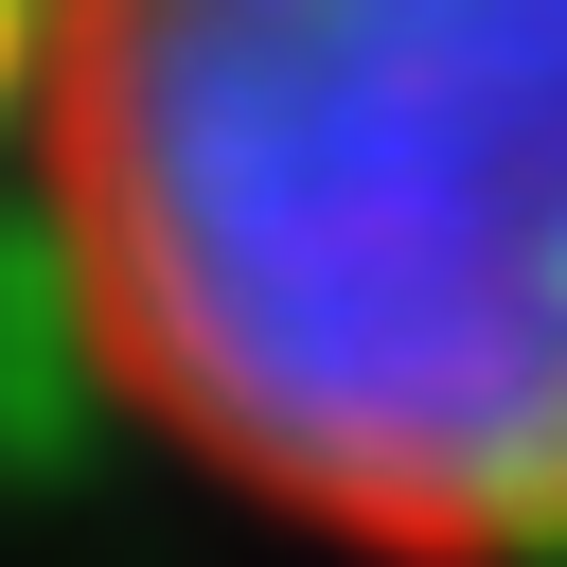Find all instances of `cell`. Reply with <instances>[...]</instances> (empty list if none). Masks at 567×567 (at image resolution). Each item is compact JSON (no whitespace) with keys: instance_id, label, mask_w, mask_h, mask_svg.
Wrapping results in <instances>:
<instances>
[{"instance_id":"6da1fadb","label":"cell","mask_w":567,"mask_h":567,"mask_svg":"<svg viewBox=\"0 0 567 567\" xmlns=\"http://www.w3.org/2000/svg\"><path fill=\"white\" fill-rule=\"evenodd\" d=\"M35 213L89 372L372 567H567V0H53Z\"/></svg>"}]
</instances>
